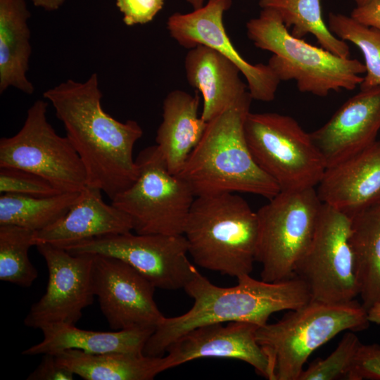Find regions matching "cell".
I'll use <instances>...</instances> for the list:
<instances>
[{
  "label": "cell",
  "instance_id": "obj_10",
  "mask_svg": "<svg viewBox=\"0 0 380 380\" xmlns=\"http://www.w3.org/2000/svg\"><path fill=\"white\" fill-rule=\"evenodd\" d=\"M47 106L37 100L19 132L1 138L0 167L35 173L62 193L81 192L87 185L84 166L68 138L58 135L47 120Z\"/></svg>",
  "mask_w": 380,
  "mask_h": 380
},
{
  "label": "cell",
  "instance_id": "obj_9",
  "mask_svg": "<svg viewBox=\"0 0 380 380\" xmlns=\"http://www.w3.org/2000/svg\"><path fill=\"white\" fill-rule=\"evenodd\" d=\"M135 182L111 203L131 219L136 234H183L196 198L188 184L170 173L156 145L137 156Z\"/></svg>",
  "mask_w": 380,
  "mask_h": 380
},
{
  "label": "cell",
  "instance_id": "obj_26",
  "mask_svg": "<svg viewBox=\"0 0 380 380\" xmlns=\"http://www.w3.org/2000/svg\"><path fill=\"white\" fill-rule=\"evenodd\" d=\"M80 193L64 192L45 197L1 194L0 225L42 230L61 219L76 203Z\"/></svg>",
  "mask_w": 380,
  "mask_h": 380
},
{
  "label": "cell",
  "instance_id": "obj_11",
  "mask_svg": "<svg viewBox=\"0 0 380 380\" xmlns=\"http://www.w3.org/2000/svg\"><path fill=\"white\" fill-rule=\"evenodd\" d=\"M350 232V217L323 203L312 241L295 272L312 300L346 303L359 296Z\"/></svg>",
  "mask_w": 380,
  "mask_h": 380
},
{
  "label": "cell",
  "instance_id": "obj_18",
  "mask_svg": "<svg viewBox=\"0 0 380 380\" xmlns=\"http://www.w3.org/2000/svg\"><path fill=\"white\" fill-rule=\"evenodd\" d=\"M320 201L350 217L380 202V141L326 168Z\"/></svg>",
  "mask_w": 380,
  "mask_h": 380
},
{
  "label": "cell",
  "instance_id": "obj_28",
  "mask_svg": "<svg viewBox=\"0 0 380 380\" xmlns=\"http://www.w3.org/2000/svg\"><path fill=\"white\" fill-rule=\"evenodd\" d=\"M35 231L13 224L0 225V279L30 287L38 277L28 257L35 246Z\"/></svg>",
  "mask_w": 380,
  "mask_h": 380
},
{
  "label": "cell",
  "instance_id": "obj_25",
  "mask_svg": "<svg viewBox=\"0 0 380 380\" xmlns=\"http://www.w3.org/2000/svg\"><path fill=\"white\" fill-rule=\"evenodd\" d=\"M350 241L362 304L380 303V202L350 217Z\"/></svg>",
  "mask_w": 380,
  "mask_h": 380
},
{
  "label": "cell",
  "instance_id": "obj_31",
  "mask_svg": "<svg viewBox=\"0 0 380 380\" xmlns=\"http://www.w3.org/2000/svg\"><path fill=\"white\" fill-rule=\"evenodd\" d=\"M0 192L36 197L51 196L62 193L42 177L9 166L0 167Z\"/></svg>",
  "mask_w": 380,
  "mask_h": 380
},
{
  "label": "cell",
  "instance_id": "obj_8",
  "mask_svg": "<svg viewBox=\"0 0 380 380\" xmlns=\"http://www.w3.org/2000/svg\"><path fill=\"white\" fill-rule=\"evenodd\" d=\"M322 204L311 188L280 191L258 209L255 260L262 265V280L278 282L295 276L315 234Z\"/></svg>",
  "mask_w": 380,
  "mask_h": 380
},
{
  "label": "cell",
  "instance_id": "obj_27",
  "mask_svg": "<svg viewBox=\"0 0 380 380\" xmlns=\"http://www.w3.org/2000/svg\"><path fill=\"white\" fill-rule=\"evenodd\" d=\"M322 0H259L261 8L277 12L291 34L298 38L312 34L320 46L342 58H349L348 43L336 37L324 21Z\"/></svg>",
  "mask_w": 380,
  "mask_h": 380
},
{
  "label": "cell",
  "instance_id": "obj_1",
  "mask_svg": "<svg viewBox=\"0 0 380 380\" xmlns=\"http://www.w3.org/2000/svg\"><path fill=\"white\" fill-rule=\"evenodd\" d=\"M102 96L96 73L84 82L70 79L43 93L83 163L87 185L112 201L138 177L133 150L143 130L135 120L122 122L106 113Z\"/></svg>",
  "mask_w": 380,
  "mask_h": 380
},
{
  "label": "cell",
  "instance_id": "obj_37",
  "mask_svg": "<svg viewBox=\"0 0 380 380\" xmlns=\"http://www.w3.org/2000/svg\"><path fill=\"white\" fill-rule=\"evenodd\" d=\"M369 322L380 324V303H376L367 310Z\"/></svg>",
  "mask_w": 380,
  "mask_h": 380
},
{
  "label": "cell",
  "instance_id": "obj_33",
  "mask_svg": "<svg viewBox=\"0 0 380 380\" xmlns=\"http://www.w3.org/2000/svg\"><path fill=\"white\" fill-rule=\"evenodd\" d=\"M116 6L123 14L124 23L134 26L152 21L163 9L164 0H116Z\"/></svg>",
  "mask_w": 380,
  "mask_h": 380
},
{
  "label": "cell",
  "instance_id": "obj_12",
  "mask_svg": "<svg viewBox=\"0 0 380 380\" xmlns=\"http://www.w3.org/2000/svg\"><path fill=\"white\" fill-rule=\"evenodd\" d=\"M71 254H101L118 258L134 268L155 288L184 289L194 266L189 262L184 234H109L67 245Z\"/></svg>",
  "mask_w": 380,
  "mask_h": 380
},
{
  "label": "cell",
  "instance_id": "obj_15",
  "mask_svg": "<svg viewBox=\"0 0 380 380\" xmlns=\"http://www.w3.org/2000/svg\"><path fill=\"white\" fill-rule=\"evenodd\" d=\"M232 4V0H207L191 12L170 15L167 29L170 37L186 49L204 45L217 51L240 70L253 100L272 101L281 81L267 63L248 62L233 45L223 21L224 14Z\"/></svg>",
  "mask_w": 380,
  "mask_h": 380
},
{
  "label": "cell",
  "instance_id": "obj_6",
  "mask_svg": "<svg viewBox=\"0 0 380 380\" xmlns=\"http://www.w3.org/2000/svg\"><path fill=\"white\" fill-rule=\"evenodd\" d=\"M367 310L357 300L331 303L310 300L275 323L256 331L269 362L270 380H298L310 355L343 331L366 329Z\"/></svg>",
  "mask_w": 380,
  "mask_h": 380
},
{
  "label": "cell",
  "instance_id": "obj_21",
  "mask_svg": "<svg viewBox=\"0 0 380 380\" xmlns=\"http://www.w3.org/2000/svg\"><path fill=\"white\" fill-rule=\"evenodd\" d=\"M200 96L180 89L167 94L163 103V120L156 146L169 172L177 175L202 139L208 125L198 115Z\"/></svg>",
  "mask_w": 380,
  "mask_h": 380
},
{
  "label": "cell",
  "instance_id": "obj_29",
  "mask_svg": "<svg viewBox=\"0 0 380 380\" xmlns=\"http://www.w3.org/2000/svg\"><path fill=\"white\" fill-rule=\"evenodd\" d=\"M328 27L338 38L355 44L362 52L365 75L360 89L380 86V30L363 25L350 16L331 12Z\"/></svg>",
  "mask_w": 380,
  "mask_h": 380
},
{
  "label": "cell",
  "instance_id": "obj_16",
  "mask_svg": "<svg viewBox=\"0 0 380 380\" xmlns=\"http://www.w3.org/2000/svg\"><path fill=\"white\" fill-rule=\"evenodd\" d=\"M258 325L247 322L211 323L196 327L174 341L166 350L165 370L203 357L242 360L270 380L268 359L256 339Z\"/></svg>",
  "mask_w": 380,
  "mask_h": 380
},
{
  "label": "cell",
  "instance_id": "obj_17",
  "mask_svg": "<svg viewBox=\"0 0 380 380\" xmlns=\"http://www.w3.org/2000/svg\"><path fill=\"white\" fill-rule=\"evenodd\" d=\"M380 130V86L360 89L310 132L327 168L367 148Z\"/></svg>",
  "mask_w": 380,
  "mask_h": 380
},
{
  "label": "cell",
  "instance_id": "obj_32",
  "mask_svg": "<svg viewBox=\"0 0 380 380\" xmlns=\"http://www.w3.org/2000/svg\"><path fill=\"white\" fill-rule=\"evenodd\" d=\"M347 379L380 380L379 344H361L354 358Z\"/></svg>",
  "mask_w": 380,
  "mask_h": 380
},
{
  "label": "cell",
  "instance_id": "obj_14",
  "mask_svg": "<svg viewBox=\"0 0 380 380\" xmlns=\"http://www.w3.org/2000/svg\"><path fill=\"white\" fill-rule=\"evenodd\" d=\"M91 284L101 310L113 330L156 329L165 317L153 299L155 286L118 258L94 254Z\"/></svg>",
  "mask_w": 380,
  "mask_h": 380
},
{
  "label": "cell",
  "instance_id": "obj_5",
  "mask_svg": "<svg viewBox=\"0 0 380 380\" xmlns=\"http://www.w3.org/2000/svg\"><path fill=\"white\" fill-rule=\"evenodd\" d=\"M246 29L255 47L272 53L267 64L278 79L295 81L302 93L325 97L331 91L353 90L362 82L364 63L293 36L272 8H262Z\"/></svg>",
  "mask_w": 380,
  "mask_h": 380
},
{
  "label": "cell",
  "instance_id": "obj_4",
  "mask_svg": "<svg viewBox=\"0 0 380 380\" xmlns=\"http://www.w3.org/2000/svg\"><path fill=\"white\" fill-rule=\"evenodd\" d=\"M183 234L197 265L236 278L253 271L258 217L235 193L196 197Z\"/></svg>",
  "mask_w": 380,
  "mask_h": 380
},
{
  "label": "cell",
  "instance_id": "obj_3",
  "mask_svg": "<svg viewBox=\"0 0 380 380\" xmlns=\"http://www.w3.org/2000/svg\"><path fill=\"white\" fill-rule=\"evenodd\" d=\"M252 100L248 98L210 120L176 175L188 184L196 197L248 193L269 200L280 191L254 160L246 139L244 122Z\"/></svg>",
  "mask_w": 380,
  "mask_h": 380
},
{
  "label": "cell",
  "instance_id": "obj_30",
  "mask_svg": "<svg viewBox=\"0 0 380 380\" xmlns=\"http://www.w3.org/2000/svg\"><path fill=\"white\" fill-rule=\"evenodd\" d=\"M361 344L354 331H347L336 349L326 358L312 362L303 370L298 380L347 379Z\"/></svg>",
  "mask_w": 380,
  "mask_h": 380
},
{
  "label": "cell",
  "instance_id": "obj_38",
  "mask_svg": "<svg viewBox=\"0 0 380 380\" xmlns=\"http://www.w3.org/2000/svg\"><path fill=\"white\" fill-rule=\"evenodd\" d=\"M186 2L190 4L194 9H196L203 6L207 0H186Z\"/></svg>",
  "mask_w": 380,
  "mask_h": 380
},
{
  "label": "cell",
  "instance_id": "obj_2",
  "mask_svg": "<svg viewBox=\"0 0 380 380\" xmlns=\"http://www.w3.org/2000/svg\"><path fill=\"white\" fill-rule=\"evenodd\" d=\"M237 280L234 286H217L194 267L184 287L194 300L192 307L182 315L165 317L146 341L144 355L164 356L174 341L201 325L247 322L260 327L272 314L296 309L311 300L305 283L296 275L278 282L257 280L250 274Z\"/></svg>",
  "mask_w": 380,
  "mask_h": 380
},
{
  "label": "cell",
  "instance_id": "obj_23",
  "mask_svg": "<svg viewBox=\"0 0 380 380\" xmlns=\"http://www.w3.org/2000/svg\"><path fill=\"white\" fill-rule=\"evenodd\" d=\"M25 0H0V93L10 87L27 94L34 90L27 79L32 53Z\"/></svg>",
  "mask_w": 380,
  "mask_h": 380
},
{
  "label": "cell",
  "instance_id": "obj_20",
  "mask_svg": "<svg viewBox=\"0 0 380 380\" xmlns=\"http://www.w3.org/2000/svg\"><path fill=\"white\" fill-rule=\"evenodd\" d=\"M184 69L188 83L201 94V116L207 122L251 97L238 67L213 48L198 45L189 49Z\"/></svg>",
  "mask_w": 380,
  "mask_h": 380
},
{
  "label": "cell",
  "instance_id": "obj_36",
  "mask_svg": "<svg viewBox=\"0 0 380 380\" xmlns=\"http://www.w3.org/2000/svg\"><path fill=\"white\" fill-rule=\"evenodd\" d=\"M32 4L37 7L46 11H53L58 9L65 0H31Z\"/></svg>",
  "mask_w": 380,
  "mask_h": 380
},
{
  "label": "cell",
  "instance_id": "obj_13",
  "mask_svg": "<svg viewBox=\"0 0 380 380\" xmlns=\"http://www.w3.org/2000/svg\"><path fill=\"white\" fill-rule=\"evenodd\" d=\"M35 246L46 261L49 279L45 293L31 306L24 324L39 329L54 324L75 325L95 297L91 284L94 254L73 255L46 243Z\"/></svg>",
  "mask_w": 380,
  "mask_h": 380
},
{
  "label": "cell",
  "instance_id": "obj_39",
  "mask_svg": "<svg viewBox=\"0 0 380 380\" xmlns=\"http://www.w3.org/2000/svg\"><path fill=\"white\" fill-rule=\"evenodd\" d=\"M355 2L356 6L365 5L372 0H353Z\"/></svg>",
  "mask_w": 380,
  "mask_h": 380
},
{
  "label": "cell",
  "instance_id": "obj_34",
  "mask_svg": "<svg viewBox=\"0 0 380 380\" xmlns=\"http://www.w3.org/2000/svg\"><path fill=\"white\" fill-rule=\"evenodd\" d=\"M74 375L72 372L58 362L56 355L44 354L27 380H72Z\"/></svg>",
  "mask_w": 380,
  "mask_h": 380
},
{
  "label": "cell",
  "instance_id": "obj_7",
  "mask_svg": "<svg viewBox=\"0 0 380 380\" xmlns=\"http://www.w3.org/2000/svg\"><path fill=\"white\" fill-rule=\"evenodd\" d=\"M250 151L280 191L315 188L327 165L305 132L292 117L277 113L250 112L244 122Z\"/></svg>",
  "mask_w": 380,
  "mask_h": 380
},
{
  "label": "cell",
  "instance_id": "obj_19",
  "mask_svg": "<svg viewBox=\"0 0 380 380\" xmlns=\"http://www.w3.org/2000/svg\"><path fill=\"white\" fill-rule=\"evenodd\" d=\"M101 191L87 185L76 203L61 219L35 232V246L46 243L63 248L91 238L132 231L130 217L112 203H106Z\"/></svg>",
  "mask_w": 380,
  "mask_h": 380
},
{
  "label": "cell",
  "instance_id": "obj_22",
  "mask_svg": "<svg viewBox=\"0 0 380 380\" xmlns=\"http://www.w3.org/2000/svg\"><path fill=\"white\" fill-rule=\"evenodd\" d=\"M41 330L44 335L43 341L23 350V355H56L68 349L91 354H142L146 341L155 331L151 328H133L115 331H95L65 324L48 325Z\"/></svg>",
  "mask_w": 380,
  "mask_h": 380
},
{
  "label": "cell",
  "instance_id": "obj_35",
  "mask_svg": "<svg viewBox=\"0 0 380 380\" xmlns=\"http://www.w3.org/2000/svg\"><path fill=\"white\" fill-rule=\"evenodd\" d=\"M357 23L380 30V0H372L362 6H356L350 15Z\"/></svg>",
  "mask_w": 380,
  "mask_h": 380
},
{
  "label": "cell",
  "instance_id": "obj_24",
  "mask_svg": "<svg viewBox=\"0 0 380 380\" xmlns=\"http://www.w3.org/2000/svg\"><path fill=\"white\" fill-rule=\"evenodd\" d=\"M56 357L61 365L86 380H151L165 371L164 356L143 353L91 354L68 349Z\"/></svg>",
  "mask_w": 380,
  "mask_h": 380
}]
</instances>
